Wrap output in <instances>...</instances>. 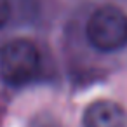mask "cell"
<instances>
[{"instance_id":"5","label":"cell","mask_w":127,"mask_h":127,"mask_svg":"<svg viewBox=\"0 0 127 127\" xmlns=\"http://www.w3.org/2000/svg\"><path fill=\"white\" fill-rule=\"evenodd\" d=\"M11 18V4L9 0H0V28H4Z\"/></svg>"},{"instance_id":"4","label":"cell","mask_w":127,"mask_h":127,"mask_svg":"<svg viewBox=\"0 0 127 127\" xmlns=\"http://www.w3.org/2000/svg\"><path fill=\"white\" fill-rule=\"evenodd\" d=\"M28 127H64V125L61 120H58L51 113H38L30 120Z\"/></svg>"},{"instance_id":"1","label":"cell","mask_w":127,"mask_h":127,"mask_svg":"<svg viewBox=\"0 0 127 127\" xmlns=\"http://www.w3.org/2000/svg\"><path fill=\"white\" fill-rule=\"evenodd\" d=\"M40 71L38 47L26 40L16 38L0 49V77L12 87H23L37 78Z\"/></svg>"},{"instance_id":"2","label":"cell","mask_w":127,"mask_h":127,"mask_svg":"<svg viewBox=\"0 0 127 127\" xmlns=\"http://www.w3.org/2000/svg\"><path fill=\"white\" fill-rule=\"evenodd\" d=\"M89 44L101 52H115L127 45V14L113 5H103L87 21Z\"/></svg>"},{"instance_id":"3","label":"cell","mask_w":127,"mask_h":127,"mask_svg":"<svg viewBox=\"0 0 127 127\" xmlns=\"http://www.w3.org/2000/svg\"><path fill=\"white\" fill-rule=\"evenodd\" d=\"M84 127H127L125 110L111 99H97L91 103L82 117Z\"/></svg>"}]
</instances>
